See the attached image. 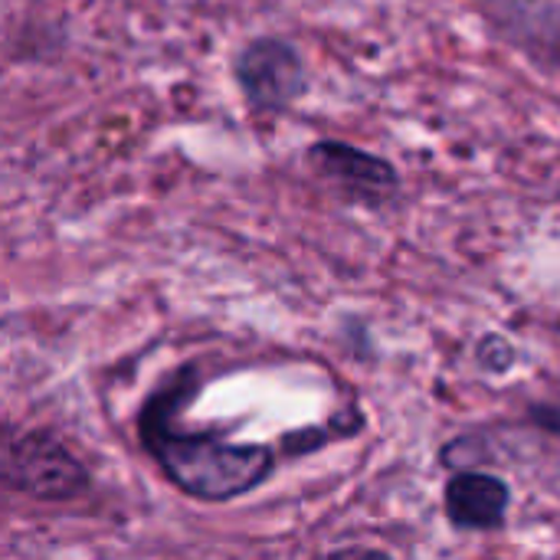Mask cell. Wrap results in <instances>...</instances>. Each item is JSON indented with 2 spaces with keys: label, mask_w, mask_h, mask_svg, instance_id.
I'll return each instance as SVG.
<instances>
[{
  "label": "cell",
  "mask_w": 560,
  "mask_h": 560,
  "mask_svg": "<svg viewBox=\"0 0 560 560\" xmlns=\"http://www.w3.org/2000/svg\"><path fill=\"white\" fill-rule=\"evenodd\" d=\"M361 427H364L361 410L358 407H348V410L335 413L328 423L305 427V430H295V433L282 436L279 446H282L285 456H308V453H315V450H322L328 443H338V440H348V436L361 433Z\"/></svg>",
  "instance_id": "52a82bcc"
},
{
  "label": "cell",
  "mask_w": 560,
  "mask_h": 560,
  "mask_svg": "<svg viewBox=\"0 0 560 560\" xmlns=\"http://www.w3.org/2000/svg\"><path fill=\"white\" fill-rule=\"evenodd\" d=\"M305 158L322 180H328L354 203L381 207L400 190V174L387 158L354 148L348 141H315Z\"/></svg>",
  "instance_id": "277c9868"
},
{
  "label": "cell",
  "mask_w": 560,
  "mask_h": 560,
  "mask_svg": "<svg viewBox=\"0 0 560 560\" xmlns=\"http://www.w3.org/2000/svg\"><path fill=\"white\" fill-rule=\"evenodd\" d=\"M0 482L33 502H75L92 489L85 463L52 430L16 436L0 456Z\"/></svg>",
  "instance_id": "7a4b0ae2"
},
{
  "label": "cell",
  "mask_w": 560,
  "mask_h": 560,
  "mask_svg": "<svg viewBox=\"0 0 560 560\" xmlns=\"http://www.w3.org/2000/svg\"><path fill=\"white\" fill-rule=\"evenodd\" d=\"M482 13L492 26L535 62L560 69V3L548 0H525L515 7L512 0H479Z\"/></svg>",
  "instance_id": "5b68a950"
},
{
  "label": "cell",
  "mask_w": 560,
  "mask_h": 560,
  "mask_svg": "<svg viewBox=\"0 0 560 560\" xmlns=\"http://www.w3.org/2000/svg\"><path fill=\"white\" fill-rule=\"evenodd\" d=\"M322 560H394L387 551H377V548H341V551H331Z\"/></svg>",
  "instance_id": "9c48e42d"
},
{
  "label": "cell",
  "mask_w": 560,
  "mask_h": 560,
  "mask_svg": "<svg viewBox=\"0 0 560 560\" xmlns=\"http://www.w3.org/2000/svg\"><path fill=\"white\" fill-rule=\"evenodd\" d=\"M203 377L197 364H180L151 390L138 413V440L187 499L223 505L256 492L276 472V450L262 443H233L220 430L187 433L180 413L197 397Z\"/></svg>",
  "instance_id": "6da1fadb"
},
{
  "label": "cell",
  "mask_w": 560,
  "mask_h": 560,
  "mask_svg": "<svg viewBox=\"0 0 560 560\" xmlns=\"http://www.w3.org/2000/svg\"><path fill=\"white\" fill-rule=\"evenodd\" d=\"M476 361L489 371V374H505L515 364V348L502 338V335H486L476 348Z\"/></svg>",
  "instance_id": "ba28073f"
},
{
  "label": "cell",
  "mask_w": 560,
  "mask_h": 560,
  "mask_svg": "<svg viewBox=\"0 0 560 560\" xmlns=\"http://www.w3.org/2000/svg\"><path fill=\"white\" fill-rule=\"evenodd\" d=\"M446 518L459 532H499L509 518L512 489L505 479L479 469H463L446 482Z\"/></svg>",
  "instance_id": "8992f818"
},
{
  "label": "cell",
  "mask_w": 560,
  "mask_h": 560,
  "mask_svg": "<svg viewBox=\"0 0 560 560\" xmlns=\"http://www.w3.org/2000/svg\"><path fill=\"white\" fill-rule=\"evenodd\" d=\"M233 79L253 112L282 115L308 92L302 52L279 36H256L233 56Z\"/></svg>",
  "instance_id": "3957f363"
}]
</instances>
